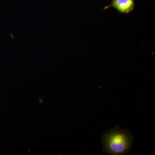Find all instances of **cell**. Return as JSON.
<instances>
[{
  "label": "cell",
  "mask_w": 155,
  "mask_h": 155,
  "mask_svg": "<svg viewBox=\"0 0 155 155\" xmlns=\"http://www.w3.org/2000/svg\"><path fill=\"white\" fill-rule=\"evenodd\" d=\"M133 142L131 132L118 126L106 131L102 136L103 152L109 155L126 154L131 149Z\"/></svg>",
  "instance_id": "cell-1"
},
{
  "label": "cell",
  "mask_w": 155,
  "mask_h": 155,
  "mask_svg": "<svg viewBox=\"0 0 155 155\" xmlns=\"http://www.w3.org/2000/svg\"><path fill=\"white\" fill-rule=\"evenodd\" d=\"M113 7L121 14H128L135 8L134 0H112L110 5L104 7V10Z\"/></svg>",
  "instance_id": "cell-2"
}]
</instances>
